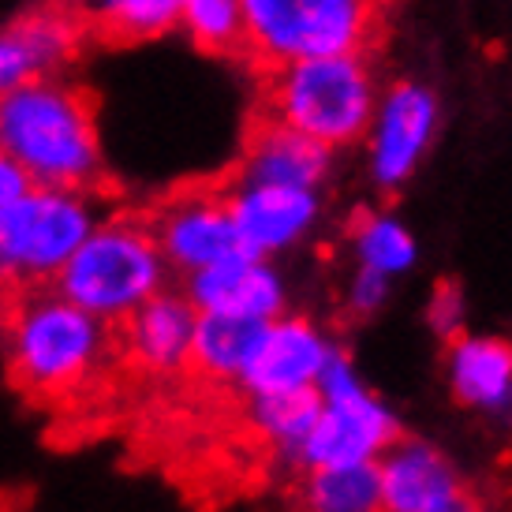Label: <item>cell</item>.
<instances>
[{"mask_svg":"<svg viewBox=\"0 0 512 512\" xmlns=\"http://www.w3.org/2000/svg\"><path fill=\"white\" fill-rule=\"evenodd\" d=\"M333 352L337 344L326 329H318L299 314H277L255 329L236 389H243L247 397L314 389Z\"/></svg>","mask_w":512,"mask_h":512,"instance_id":"30bf717a","label":"cell"},{"mask_svg":"<svg viewBox=\"0 0 512 512\" xmlns=\"http://www.w3.org/2000/svg\"><path fill=\"white\" fill-rule=\"evenodd\" d=\"M180 23L202 53L247 60V30H243L240 0H184Z\"/></svg>","mask_w":512,"mask_h":512,"instance_id":"603a6c76","label":"cell"},{"mask_svg":"<svg viewBox=\"0 0 512 512\" xmlns=\"http://www.w3.org/2000/svg\"><path fill=\"white\" fill-rule=\"evenodd\" d=\"M329 146L314 143L307 135L277 124L270 116L258 113L247 128V143H243L240 169L236 180H251V184H285V187H311L329 176Z\"/></svg>","mask_w":512,"mask_h":512,"instance_id":"2e32d148","label":"cell"},{"mask_svg":"<svg viewBox=\"0 0 512 512\" xmlns=\"http://www.w3.org/2000/svg\"><path fill=\"white\" fill-rule=\"evenodd\" d=\"M221 191H225L228 214L236 221V232H240L247 255L273 258L288 247H296L311 236L314 221L322 214L318 191H311V187L232 180Z\"/></svg>","mask_w":512,"mask_h":512,"instance_id":"8fae6325","label":"cell"},{"mask_svg":"<svg viewBox=\"0 0 512 512\" xmlns=\"http://www.w3.org/2000/svg\"><path fill=\"white\" fill-rule=\"evenodd\" d=\"M318 419L299 449L303 468H348L378 464L382 453L400 438L397 412L378 393H370L352 356L337 348L318 378Z\"/></svg>","mask_w":512,"mask_h":512,"instance_id":"52a82bcc","label":"cell"},{"mask_svg":"<svg viewBox=\"0 0 512 512\" xmlns=\"http://www.w3.org/2000/svg\"><path fill=\"white\" fill-rule=\"evenodd\" d=\"M184 296L199 314H221L236 322H270L288 311V285L281 270L262 255H236L184 277Z\"/></svg>","mask_w":512,"mask_h":512,"instance_id":"7c38bea8","label":"cell"},{"mask_svg":"<svg viewBox=\"0 0 512 512\" xmlns=\"http://www.w3.org/2000/svg\"><path fill=\"white\" fill-rule=\"evenodd\" d=\"M94 42V19L79 0H45L0 30V98L15 86L60 75L83 45Z\"/></svg>","mask_w":512,"mask_h":512,"instance_id":"ba28073f","label":"cell"},{"mask_svg":"<svg viewBox=\"0 0 512 512\" xmlns=\"http://www.w3.org/2000/svg\"><path fill=\"white\" fill-rule=\"evenodd\" d=\"M370 4H378V8H382V4H389V0H370Z\"/></svg>","mask_w":512,"mask_h":512,"instance_id":"83f0119b","label":"cell"},{"mask_svg":"<svg viewBox=\"0 0 512 512\" xmlns=\"http://www.w3.org/2000/svg\"><path fill=\"white\" fill-rule=\"evenodd\" d=\"M255 322H236L221 314H199L195 333H191V359L187 370L214 385H236L240 370L247 363L251 341H255Z\"/></svg>","mask_w":512,"mask_h":512,"instance_id":"d6986e66","label":"cell"},{"mask_svg":"<svg viewBox=\"0 0 512 512\" xmlns=\"http://www.w3.org/2000/svg\"><path fill=\"white\" fill-rule=\"evenodd\" d=\"M449 512H479V505H475V501L464 498V501H456V505H453V509H449Z\"/></svg>","mask_w":512,"mask_h":512,"instance_id":"4316f807","label":"cell"},{"mask_svg":"<svg viewBox=\"0 0 512 512\" xmlns=\"http://www.w3.org/2000/svg\"><path fill=\"white\" fill-rule=\"evenodd\" d=\"M434 124H438V101L427 86L400 83L389 98H385L382 113L370 120V176L374 184L393 191L400 187L427 154L430 139H434Z\"/></svg>","mask_w":512,"mask_h":512,"instance_id":"5bb4252c","label":"cell"},{"mask_svg":"<svg viewBox=\"0 0 512 512\" xmlns=\"http://www.w3.org/2000/svg\"><path fill=\"white\" fill-rule=\"evenodd\" d=\"M352 251L359 270H374L397 281L419 262V243L412 228L397 221L393 214H363L352 225Z\"/></svg>","mask_w":512,"mask_h":512,"instance_id":"7402d4cb","label":"cell"},{"mask_svg":"<svg viewBox=\"0 0 512 512\" xmlns=\"http://www.w3.org/2000/svg\"><path fill=\"white\" fill-rule=\"evenodd\" d=\"M0 154L38 187L94 195L109 184L98 143V98L64 75H42L0 98Z\"/></svg>","mask_w":512,"mask_h":512,"instance_id":"6da1fadb","label":"cell"},{"mask_svg":"<svg viewBox=\"0 0 512 512\" xmlns=\"http://www.w3.org/2000/svg\"><path fill=\"white\" fill-rule=\"evenodd\" d=\"M427 322L438 337H445V341H453L456 333H464V322H468V299H464V292L456 285L434 288L430 307H427Z\"/></svg>","mask_w":512,"mask_h":512,"instance_id":"cb8c5ba5","label":"cell"},{"mask_svg":"<svg viewBox=\"0 0 512 512\" xmlns=\"http://www.w3.org/2000/svg\"><path fill=\"white\" fill-rule=\"evenodd\" d=\"M8 299L4 359L12 382L30 400L53 408L86 397L113 363L116 329L60 296L53 285Z\"/></svg>","mask_w":512,"mask_h":512,"instance_id":"7a4b0ae2","label":"cell"},{"mask_svg":"<svg viewBox=\"0 0 512 512\" xmlns=\"http://www.w3.org/2000/svg\"><path fill=\"white\" fill-rule=\"evenodd\" d=\"M258 79L262 116L329 150L356 143L374 120V79L367 53L288 60L258 72Z\"/></svg>","mask_w":512,"mask_h":512,"instance_id":"277c9868","label":"cell"},{"mask_svg":"<svg viewBox=\"0 0 512 512\" xmlns=\"http://www.w3.org/2000/svg\"><path fill=\"white\" fill-rule=\"evenodd\" d=\"M169 277L172 270L157 247L150 221L116 214L94 221V228L57 273L53 288L116 329L146 299L169 288Z\"/></svg>","mask_w":512,"mask_h":512,"instance_id":"3957f363","label":"cell"},{"mask_svg":"<svg viewBox=\"0 0 512 512\" xmlns=\"http://www.w3.org/2000/svg\"><path fill=\"white\" fill-rule=\"evenodd\" d=\"M30 187V180L19 172V165H15L12 157H4L0 154V210L8 206V202L15 199V195H23Z\"/></svg>","mask_w":512,"mask_h":512,"instance_id":"484cf974","label":"cell"},{"mask_svg":"<svg viewBox=\"0 0 512 512\" xmlns=\"http://www.w3.org/2000/svg\"><path fill=\"white\" fill-rule=\"evenodd\" d=\"M146 221L154 228V240L169 262V270L180 277H191L206 266L243 255L225 191H214V187L180 191L169 202H161Z\"/></svg>","mask_w":512,"mask_h":512,"instance_id":"9c48e42d","label":"cell"},{"mask_svg":"<svg viewBox=\"0 0 512 512\" xmlns=\"http://www.w3.org/2000/svg\"><path fill=\"white\" fill-rule=\"evenodd\" d=\"M247 60L258 72L303 57L367 53L378 45L382 8L370 0H240Z\"/></svg>","mask_w":512,"mask_h":512,"instance_id":"5b68a950","label":"cell"},{"mask_svg":"<svg viewBox=\"0 0 512 512\" xmlns=\"http://www.w3.org/2000/svg\"><path fill=\"white\" fill-rule=\"evenodd\" d=\"M303 512H382L378 464L311 468L303 483Z\"/></svg>","mask_w":512,"mask_h":512,"instance_id":"ffe728a7","label":"cell"},{"mask_svg":"<svg viewBox=\"0 0 512 512\" xmlns=\"http://www.w3.org/2000/svg\"><path fill=\"white\" fill-rule=\"evenodd\" d=\"M382 512H449L464 501V483L438 445L397 438L378 460Z\"/></svg>","mask_w":512,"mask_h":512,"instance_id":"9a60e30c","label":"cell"},{"mask_svg":"<svg viewBox=\"0 0 512 512\" xmlns=\"http://www.w3.org/2000/svg\"><path fill=\"white\" fill-rule=\"evenodd\" d=\"M199 311L191 307L184 292L161 288L131 311L116 326V352L135 374L146 378H176L187 370L191 359V333H195Z\"/></svg>","mask_w":512,"mask_h":512,"instance_id":"4fadbf2b","label":"cell"},{"mask_svg":"<svg viewBox=\"0 0 512 512\" xmlns=\"http://www.w3.org/2000/svg\"><path fill=\"white\" fill-rule=\"evenodd\" d=\"M318 389H296V393H258L247 397V423L258 441H266L273 453L296 460L303 441L318 419Z\"/></svg>","mask_w":512,"mask_h":512,"instance_id":"ac0fdd59","label":"cell"},{"mask_svg":"<svg viewBox=\"0 0 512 512\" xmlns=\"http://www.w3.org/2000/svg\"><path fill=\"white\" fill-rule=\"evenodd\" d=\"M445 382L464 408L501 415L512 408V344L486 333H456L445 348Z\"/></svg>","mask_w":512,"mask_h":512,"instance_id":"e0dca14e","label":"cell"},{"mask_svg":"<svg viewBox=\"0 0 512 512\" xmlns=\"http://www.w3.org/2000/svg\"><path fill=\"white\" fill-rule=\"evenodd\" d=\"M389 288H393V281H389V277H382V273L356 270V277H352V285H348V296H344V303H348V311L356 314V318H370V314H378L385 307Z\"/></svg>","mask_w":512,"mask_h":512,"instance_id":"d4e9b609","label":"cell"},{"mask_svg":"<svg viewBox=\"0 0 512 512\" xmlns=\"http://www.w3.org/2000/svg\"><path fill=\"white\" fill-rule=\"evenodd\" d=\"M184 0H101L94 19V42L139 45L169 34L180 23Z\"/></svg>","mask_w":512,"mask_h":512,"instance_id":"44dd1931","label":"cell"},{"mask_svg":"<svg viewBox=\"0 0 512 512\" xmlns=\"http://www.w3.org/2000/svg\"><path fill=\"white\" fill-rule=\"evenodd\" d=\"M94 202L83 191L30 184L0 210V292L49 288L94 228Z\"/></svg>","mask_w":512,"mask_h":512,"instance_id":"8992f818","label":"cell"}]
</instances>
